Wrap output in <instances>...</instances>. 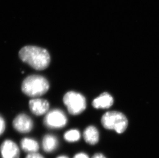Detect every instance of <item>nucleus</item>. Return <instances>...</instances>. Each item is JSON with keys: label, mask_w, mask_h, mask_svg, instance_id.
I'll return each mask as SVG.
<instances>
[{"label": "nucleus", "mask_w": 159, "mask_h": 158, "mask_svg": "<svg viewBox=\"0 0 159 158\" xmlns=\"http://www.w3.org/2000/svg\"><path fill=\"white\" fill-rule=\"evenodd\" d=\"M19 56L23 62L36 70L45 69L51 62V57L48 50L35 46L23 47L19 51Z\"/></svg>", "instance_id": "f257e3e1"}, {"label": "nucleus", "mask_w": 159, "mask_h": 158, "mask_svg": "<svg viewBox=\"0 0 159 158\" xmlns=\"http://www.w3.org/2000/svg\"><path fill=\"white\" fill-rule=\"evenodd\" d=\"M50 88L48 81L39 75H31L23 81L21 90L24 94L30 97L43 95Z\"/></svg>", "instance_id": "f03ea898"}, {"label": "nucleus", "mask_w": 159, "mask_h": 158, "mask_svg": "<svg viewBox=\"0 0 159 158\" xmlns=\"http://www.w3.org/2000/svg\"><path fill=\"white\" fill-rule=\"evenodd\" d=\"M102 125L107 129L113 130L118 134L123 133L127 128L128 120L120 112H107L102 116L101 120Z\"/></svg>", "instance_id": "7ed1b4c3"}, {"label": "nucleus", "mask_w": 159, "mask_h": 158, "mask_svg": "<svg viewBox=\"0 0 159 158\" xmlns=\"http://www.w3.org/2000/svg\"><path fill=\"white\" fill-rule=\"evenodd\" d=\"M63 101L71 115H80L86 109V99L80 93L69 91L64 95Z\"/></svg>", "instance_id": "20e7f679"}, {"label": "nucleus", "mask_w": 159, "mask_h": 158, "mask_svg": "<svg viewBox=\"0 0 159 158\" xmlns=\"http://www.w3.org/2000/svg\"><path fill=\"white\" fill-rule=\"evenodd\" d=\"M45 126L51 129L63 128L66 125L68 119L66 115L60 109H54L47 113L44 119Z\"/></svg>", "instance_id": "39448f33"}, {"label": "nucleus", "mask_w": 159, "mask_h": 158, "mask_svg": "<svg viewBox=\"0 0 159 158\" xmlns=\"http://www.w3.org/2000/svg\"><path fill=\"white\" fill-rule=\"evenodd\" d=\"M32 119L24 113L18 115L14 119L12 125L17 131L20 133H28L33 128Z\"/></svg>", "instance_id": "423d86ee"}, {"label": "nucleus", "mask_w": 159, "mask_h": 158, "mask_svg": "<svg viewBox=\"0 0 159 158\" xmlns=\"http://www.w3.org/2000/svg\"><path fill=\"white\" fill-rule=\"evenodd\" d=\"M0 153L2 158H19L20 155L19 146L13 141L8 139L2 143Z\"/></svg>", "instance_id": "0eeeda50"}, {"label": "nucleus", "mask_w": 159, "mask_h": 158, "mask_svg": "<svg viewBox=\"0 0 159 158\" xmlns=\"http://www.w3.org/2000/svg\"><path fill=\"white\" fill-rule=\"evenodd\" d=\"M29 107L32 113L39 116L47 113L50 104L45 99H34L29 102Z\"/></svg>", "instance_id": "6e6552de"}, {"label": "nucleus", "mask_w": 159, "mask_h": 158, "mask_svg": "<svg viewBox=\"0 0 159 158\" xmlns=\"http://www.w3.org/2000/svg\"><path fill=\"white\" fill-rule=\"evenodd\" d=\"M114 102L112 97L107 93H102L92 102V105L96 109H106L112 106Z\"/></svg>", "instance_id": "1a4fd4ad"}, {"label": "nucleus", "mask_w": 159, "mask_h": 158, "mask_svg": "<svg viewBox=\"0 0 159 158\" xmlns=\"http://www.w3.org/2000/svg\"><path fill=\"white\" fill-rule=\"evenodd\" d=\"M83 137L86 143L94 145L99 141V132L95 127L89 126L84 131Z\"/></svg>", "instance_id": "9d476101"}, {"label": "nucleus", "mask_w": 159, "mask_h": 158, "mask_svg": "<svg viewBox=\"0 0 159 158\" xmlns=\"http://www.w3.org/2000/svg\"><path fill=\"white\" fill-rule=\"evenodd\" d=\"M58 146V140L55 136L52 134H47L42 140V146L43 151L51 153L57 149Z\"/></svg>", "instance_id": "9b49d317"}, {"label": "nucleus", "mask_w": 159, "mask_h": 158, "mask_svg": "<svg viewBox=\"0 0 159 158\" xmlns=\"http://www.w3.org/2000/svg\"><path fill=\"white\" fill-rule=\"evenodd\" d=\"M20 146L23 151L28 154L37 152L39 149V143L37 141L34 139L28 138L21 140Z\"/></svg>", "instance_id": "f8f14e48"}, {"label": "nucleus", "mask_w": 159, "mask_h": 158, "mask_svg": "<svg viewBox=\"0 0 159 158\" xmlns=\"http://www.w3.org/2000/svg\"><path fill=\"white\" fill-rule=\"evenodd\" d=\"M81 134L77 129H71L65 133L63 138L65 140L70 143H73L80 140Z\"/></svg>", "instance_id": "ddd939ff"}, {"label": "nucleus", "mask_w": 159, "mask_h": 158, "mask_svg": "<svg viewBox=\"0 0 159 158\" xmlns=\"http://www.w3.org/2000/svg\"><path fill=\"white\" fill-rule=\"evenodd\" d=\"M6 127L4 120L1 116H0V136L4 132Z\"/></svg>", "instance_id": "4468645a"}, {"label": "nucleus", "mask_w": 159, "mask_h": 158, "mask_svg": "<svg viewBox=\"0 0 159 158\" xmlns=\"http://www.w3.org/2000/svg\"><path fill=\"white\" fill-rule=\"evenodd\" d=\"M25 158H44L40 154H38L37 152L29 154L26 156Z\"/></svg>", "instance_id": "2eb2a0df"}, {"label": "nucleus", "mask_w": 159, "mask_h": 158, "mask_svg": "<svg viewBox=\"0 0 159 158\" xmlns=\"http://www.w3.org/2000/svg\"><path fill=\"white\" fill-rule=\"evenodd\" d=\"M73 158H89L87 154L84 153V152H80L76 154Z\"/></svg>", "instance_id": "dca6fc26"}, {"label": "nucleus", "mask_w": 159, "mask_h": 158, "mask_svg": "<svg viewBox=\"0 0 159 158\" xmlns=\"http://www.w3.org/2000/svg\"><path fill=\"white\" fill-rule=\"evenodd\" d=\"M92 158H106V157L102 154L97 153V154H95L94 155H93Z\"/></svg>", "instance_id": "f3484780"}, {"label": "nucleus", "mask_w": 159, "mask_h": 158, "mask_svg": "<svg viewBox=\"0 0 159 158\" xmlns=\"http://www.w3.org/2000/svg\"><path fill=\"white\" fill-rule=\"evenodd\" d=\"M56 158H68V156H66L65 155H61L60 156H58V157H57Z\"/></svg>", "instance_id": "a211bd4d"}]
</instances>
